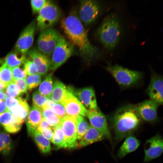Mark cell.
Wrapping results in <instances>:
<instances>
[{"label":"cell","instance_id":"obj_17","mask_svg":"<svg viewBox=\"0 0 163 163\" xmlns=\"http://www.w3.org/2000/svg\"><path fill=\"white\" fill-rule=\"evenodd\" d=\"M28 53L30 59L37 67V73L41 76L46 75L51 67V61L49 57L36 48L31 50Z\"/></svg>","mask_w":163,"mask_h":163},{"label":"cell","instance_id":"obj_22","mask_svg":"<svg viewBox=\"0 0 163 163\" xmlns=\"http://www.w3.org/2000/svg\"><path fill=\"white\" fill-rule=\"evenodd\" d=\"M27 59L25 54L21 53L14 50L6 55L4 61L8 66L12 68L23 64Z\"/></svg>","mask_w":163,"mask_h":163},{"label":"cell","instance_id":"obj_44","mask_svg":"<svg viewBox=\"0 0 163 163\" xmlns=\"http://www.w3.org/2000/svg\"><path fill=\"white\" fill-rule=\"evenodd\" d=\"M7 97L6 94L4 91H0V100L4 101Z\"/></svg>","mask_w":163,"mask_h":163},{"label":"cell","instance_id":"obj_18","mask_svg":"<svg viewBox=\"0 0 163 163\" xmlns=\"http://www.w3.org/2000/svg\"><path fill=\"white\" fill-rule=\"evenodd\" d=\"M24 122L14 116L8 110L0 114V126L9 133L18 132Z\"/></svg>","mask_w":163,"mask_h":163},{"label":"cell","instance_id":"obj_9","mask_svg":"<svg viewBox=\"0 0 163 163\" xmlns=\"http://www.w3.org/2000/svg\"><path fill=\"white\" fill-rule=\"evenodd\" d=\"M77 117L66 115L62 118L59 125L65 137V148L74 149L77 147Z\"/></svg>","mask_w":163,"mask_h":163},{"label":"cell","instance_id":"obj_45","mask_svg":"<svg viewBox=\"0 0 163 163\" xmlns=\"http://www.w3.org/2000/svg\"><path fill=\"white\" fill-rule=\"evenodd\" d=\"M6 87V85L0 81V91H3L4 92Z\"/></svg>","mask_w":163,"mask_h":163},{"label":"cell","instance_id":"obj_1","mask_svg":"<svg viewBox=\"0 0 163 163\" xmlns=\"http://www.w3.org/2000/svg\"><path fill=\"white\" fill-rule=\"evenodd\" d=\"M60 27L69 41L78 49L81 55L87 59L98 56L99 51L89 40L84 25L75 12L61 20Z\"/></svg>","mask_w":163,"mask_h":163},{"label":"cell","instance_id":"obj_38","mask_svg":"<svg viewBox=\"0 0 163 163\" xmlns=\"http://www.w3.org/2000/svg\"><path fill=\"white\" fill-rule=\"evenodd\" d=\"M61 119L54 114L45 119L50 127H54L59 124Z\"/></svg>","mask_w":163,"mask_h":163},{"label":"cell","instance_id":"obj_14","mask_svg":"<svg viewBox=\"0 0 163 163\" xmlns=\"http://www.w3.org/2000/svg\"><path fill=\"white\" fill-rule=\"evenodd\" d=\"M159 105L157 102L150 99L135 105L142 120L147 122L153 123L158 119L157 111Z\"/></svg>","mask_w":163,"mask_h":163},{"label":"cell","instance_id":"obj_2","mask_svg":"<svg viewBox=\"0 0 163 163\" xmlns=\"http://www.w3.org/2000/svg\"><path fill=\"white\" fill-rule=\"evenodd\" d=\"M141 120L135 105L128 104L117 110L109 118L116 141L120 142L132 134L139 126Z\"/></svg>","mask_w":163,"mask_h":163},{"label":"cell","instance_id":"obj_46","mask_svg":"<svg viewBox=\"0 0 163 163\" xmlns=\"http://www.w3.org/2000/svg\"><path fill=\"white\" fill-rule=\"evenodd\" d=\"M5 63L4 60L2 59H0V69Z\"/></svg>","mask_w":163,"mask_h":163},{"label":"cell","instance_id":"obj_15","mask_svg":"<svg viewBox=\"0 0 163 163\" xmlns=\"http://www.w3.org/2000/svg\"><path fill=\"white\" fill-rule=\"evenodd\" d=\"M69 90L80 99L88 110L97 108L95 92L93 88L89 87L78 89L68 87Z\"/></svg>","mask_w":163,"mask_h":163},{"label":"cell","instance_id":"obj_12","mask_svg":"<svg viewBox=\"0 0 163 163\" xmlns=\"http://www.w3.org/2000/svg\"><path fill=\"white\" fill-rule=\"evenodd\" d=\"M145 153L144 161L149 162L159 157L163 151V139L158 133L147 140L144 145Z\"/></svg>","mask_w":163,"mask_h":163},{"label":"cell","instance_id":"obj_4","mask_svg":"<svg viewBox=\"0 0 163 163\" xmlns=\"http://www.w3.org/2000/svg\"><path fill=\"white\" fill-rule=\"evenodd\" d=\"M106 70L120 86L129 88L136 85L142 77V73L133 70L117 64L109 65Z\"/></svg>","mask_w":163,"mask_h":163},{"label":"cell","instance_id":"obj_37","mask_svg":"<svg viewBox=\"0 0 163 163\" xmlns=\"http://www.w3.org/2000/svg\"><path fill=\"white\" fill-rule=\"evenodd\" d=\"M51 109L54 113L61 118L66 115L64 107L60 103L55 102L52 106Z\"/></svg>","mask_w":163,"mask_h":163},{"label":"cell","instance_id":"obj_35","mask_svg":"<svg viewBox=\"0 0 163 163\" xmlns=\"http://www.w3.org/2000/svg\"><path fill=\"white\" fill-rule=\"evenodd\" d=\"M48 1L46 0H31L30 3L33 14H38Z\"/></svg>","mask_w":163,"mask_h":163},{"label":"cell","instance_id":"obj_43","mask_svg":"<svg viewBox=\"0 0 163 163\" xmlns=\"http://www.w3.org/2000/svg\"><path fill=\"white\" fill-rule=\"evenodd\" d=\"M8 110L7 107L4 101L0 100V114Z\"/></svg>","mask_w":163,"mask_h":163},{"label":"cell","instance_id":"obj_25","mask_svg":"<svg viewBox=\"0 0 163 163\" xmlns=\"http://www.w3.org/2000/svg\"><path fill=\"white\" fill-rule=\"evenodd\" d=\"M31 136L38 147L42 153L46 154L51 152V147L50 141L44 137L37 129Z\"/></svg>","mask_w":163,"mask_h":163},{"label":"cell","instance_id":"obj_29","mask_svg":"<svg viewBox=\"0 0 163 163\" xmlns=\"http://www.w3.org/2000/svg\"><path fill=\"white\" fill-rule=\"evenodd\" d=\"M90 124L84 117L82 116L77 117V138L79 140L83 137L89 126Z\"/></svg>","mask_w":163,"mask_h":163},{"label":"cell","instance_id":"obj_34","mask_svg":"<svg viewBox=\"0 0 163 163\" xmlns=\"http://www.w3.org/2000/svg\"><path fill=\"white\" fill-rule=\"evenodd\" d=\"M23 68L27 75L37 74V66L30 59H27L23 64Z\"/></svg>","mask_w":163,"mask_h":163},{"label":"cell","instance_id":"obj_26","mask_svg":"<svg viewBox=\"0 0 163 163\" xmlns=\"http://www.w3.org/2000/svg\"><path fill=\"white\" fill-rule=\"evenodd\" d=\"M13 148V142L9 134L5 131L0 132V153L4 155H7Z\"/></svg>","mask_w":163,"mask_h":163},{"label":"cell","instance_id":"obj_41","mask_svg":"<svg viewBox=\"0 0 163 163\" xmlns=\"http://www.w3.org/2000/svg\"><path fill=\"white\" fill-rule=\"evenodd\" d=\"M40 133L44 137L51 141L53 135V131L51 127L44 129Z\"/></svg>","mask_w":163,"mask_h":163},{"label":"cell","instance_id":"obj_39","mask_svg":"<svg viewBox=\"0 0 163 163\" xmlns=\"http://www.w3.org/2000/svg\"><path fill=\"white\" fill-rule=\"evenodd\" d=\"M22 100L18 97H7L5 102L8 110L18 104Z\"/></svg>","mask_w":163,"mask_h":163},{"label":"cell","instance_id":"obj_27","mask_svg":"<svg viewBox=\"0 0 163 163\" xmlns=\"http://www.w3.org/2000/svg\"><path fill=\"white\" fill-rule=\"evenodd\" d=\"M52 72L47 75L39 86L38 91L42 95L48 99H51L53 83L52 79Z\"/></svg>","mask_w":163,"mask_h":163},{"label":"cell","instance_id":"obj_28","mask_svg":"<svg viewBox=\"0 0 163 163\" xmlns=\"http://www.w3.org/2000/svg\"><path fill=\"white\" fill-rule=\"evenodd\" d=\"M51 142L58 149L65 148L64 136L59 124L53 127V135Z\"/></svg>","mask_w":163,"mask_h":163},{"label":"cell","instance_id":"obj_33","mask_svg":"<svg viewBox=\"0 0 163 163\" xmlns=\"http://www.w3.org/2000/svg\"><path fill=\"white\" fill-rule=\"evenodd\" d=\"M4 92L7 97L16 98L21 92L18 86L12 82L6 86Z\"/></svg>","mask_w":163,"mask_h":163},{"label":"cell","instance_id":"obj_13","mask_svg":"<svg viewBox=\"0 0 163 163\" xmlns=\"http://www.w3.org/2000/svg\"><path fill=\"white\" fill-rule=\"evenodd\" d=\"M87 117L88 118L91 125L105 136L111 142H112L111 135L107 119L99 108L88 109Z\"/></svg>","mask_w":163,"mask_h":163},{"label":"cell","instance_id":"obj_42","mask_svg":"<svg viewBox=\"0 0 163 163\" xmlns=\"http://www.w3.org/2000/svg\"><path fill=\"white\" fill-rule=\"evenodd\" d=\"M50 127H51L49 125L46 120L43 118L37 129L40 132L44 129Z\"/></svg>","mask_w":163,"mask_h":163},{"label":"cell","instance_id":"obj_31","mask_svg":"<svg viewBox=\"0 0 163 163\" xmlns=\"http://www.w3.org/2000/svg\"><path fill=\"white\" fill-rule=\"evenodd\" d=\"M41 77L37 73L27 75L25 80L27 89L31 91L39 85L41 83Z\"/></svg>","mask_w":163,"mask_h":163},{"label":"cell","instance_id":"obj_11","mask_svg":"<svg viewBox=\"0 0 163 163\" xmlns=\"http://www.w3.org/2000/svg\"><path fill=\"white\" fill-rule=\"evenodd\" d=\"M36 26V22L34 20L26 26L16 43L15 50L23 54L27 52L33 43Z\"/></svg>","mask_w":163,"mask_h":163},{"label":"cell","instance_id":"obj_5","mask_svg":"<svg viewBox=\"0 0 163 163\" xmlns=\"http://www.w3.org/2000/svg\"><path fill=\"white\" fill-rule=\"evenodd\" d=\"M61 12L58 6L48 0L38 13L36 19V29L41 32L52 27L60 19Z\"/></svg>","mask_w":163,"mask_h":163},{"label":"cell","instance_id":"obj_16","mask_svg":"<svg viewBox=\"0 0 163 163\" xmlns=\"http://www.w3.org/2000/svg\"><path fill=\"white\" fill-rule=\"evenodd\" d=\"M163 88L162 77L156 74L152 75L146 92L150 99L159 105L163 104Z\"/></svg>","mask_w":163,"mask_h":163},{"label":"cell","instance_id":"obj_10","mask_svg":"<svg viewBox=\"0 0 163 163\" xmlns=\"http://www.w3.org/2000/svg\"><path fill=\"white\" fill-rule=\"evenodd\" d=\"M68 91L61 104L64 107L66 115L87 117L88 110L72 92L68 87Z\"/></svg>","mask_w":163,"mask_h":163},{"label":"cell","instance_id":"obj_32","mask_svg":"<svg viewBox=\"0 0 163 163\" xmlns=\"http://www.w3.org/2000/svg\"><path fill=\"white\" fill-rule=\"evenodd\" d=\"M49 99L42 95L38 91H36L32 95L33 105L41 108L46 104Z\"/></svg>","mask_w":163,"mask_h":163},{"label":"cell","instance_id":"obj_23","mask_svg":"<svg viewBox=\"0 0 163 163\" xmlns=\"http://www.w3.org/2000/svg\"><path fill=\"white\" fill-rule=\"evenodd\" d=\"M68 87L61 82L56 80L53 83L51 99L56 103L61 104L68 91Z\"/></svg>","mask_w":163,"mask_h":163},{"label":"cell","instance_id":"obj_24","mask_svg":"<svg viewBox=\"0 0 163 163\" xmlns=\"http://www.w3.org/2000/svg\"><path fill=\"white\" fill-rule=\"evenodd\" d=\"M30 109L26 101L22 100L8 110L14 116L24 121L28 116Z\"/></svg>","mask_w":163,"mask_h":163},{"label":"cell","instance_id":"obj_7","mask_svg":"<svg viewBox=\"0 0 163 163\" xmlns=\"http://www.w3.org/2000/svg\"><path fill=\"white\" fill-rule=\"evenodd\" d=\"M101 8L99 3L97 1L81 0L77 15L83 25L87 26L97 18L100 12Z\"/></svg>","mask_w":163,"mask_h":163},{"label":"cell","instance_id":"obj_40","mask_svg":"<svg viewBox=\"0 0 163 163\" xmlns=\"http://www.w3.org/2000/svg\"><path fill=\"white\" fill-rule=\"evenodd\" d=\"M13 82L18 86L21 92H27V86L25 79H18L13 80Z\"/></svg>","mask_w":163,"mask_h":163},{"label":"cell","instance_id":"obj_36","mask_svg":"<svg viewBox=\"0 0 163 163\" xmlns=\"http://www.w3.org/2000/svg\"><path fill=\"white\" fill-rule=\"evenodd\" d=\"M21 66L11 68L13 80L20 79H25L27 75L23 68H22Z\"/></svg>","mask_w":163,"mask_h":163},{"label":"cell","instance_id":"obj_20","mask_svg":"<svg viewBox=\"0 0 163 163\" xmlns=\"http://www.w3.org/2000/svg\"><path fill=\"white\" fill-rule=\"evenodd\" d=\"M140 144V141L133 134L127 136L119 149L117 157L121 159L128 154L133 152L138 148Z\"/></svg>","mask_w":163,"mask_h":163},{"label":"cell","instance_id":"obj_3","mask_svg":"<svg viewBox=\"0 0 163 163\" xmlns=\"http://www.w3.org/2000/svg\"><path fill=\"white\" fill-rule=\"evenodd\" d=\"M122 27L120 19L115 13L105 17L98 28L96 36L98 40L108 50H112L120 38Z\"/></svg>","mask_w":163,"mask_h":163},{"label":"cell","instance_id":"obj_6","mask_svg":"<svg viewBox=\"0 0 163 163\" xmlns=\"http://www.w3.org/2000/svg\"><path fill=\"white\" fill-rule=\"evenodd\" d=\"M74 46L60 34L52 53L50 70L54 71L64 64L71 56Z\"/></svg>","mask_w":163,"mask_h":163},{"label":"cell","instance_id":"obj_30","mask_svg":"<svg viewBox=\"0 0 163 163\" xmlns=\"http://www.w3.org/2000/svg\"><path fill=\"white\" fill-rule=\"evenodd\" d=\"M13 81L11 68L5 63L0 69V81L6 86Z\"/></svg>","mask_w":163,"mask_h":163},{"label":"cell","instance_id":"obj_21","mask_svg":"<svg viewBox=\"0 0 163 163\" xmlns=\"http://www.w3.org/2000/svg\"><path fill=\"white\" fill-rule=\"evenodd\" d=\"M105 138L103 133L90 124L88 130L79 143L78 144L77 146L79 147H84L102 140Z\"/></svg>","mask_w":163,"mask_h":163},{"label":"cell","instance_id":"obj_19","mask_svg":"<svg viewBox=\"0 0 163 163\" xmlns=\"http://www.w3.org/2000/svg\"><path fill=\"white\" fill-rule=\"evenodd\" d=\"M41 108L33 106L26 118V123L29 136H31L43 119Z\"/></svg>","mask_w":163,"mask_h":163},{"label":"cell","instance_id":"obj_8","mask_svg":"<svg viewBox=\"0 0 163 163\" xmlns=\"http://www.w3.org/2000/svg\"><path fill=\"white\" fill-rule=\"evenodd\" d=\"M60 34L51 27L40 32L37 40L38 50L49 57L51 56Z\"/></svg>","mask_w":163,"mask_h":163}]
</instances>
